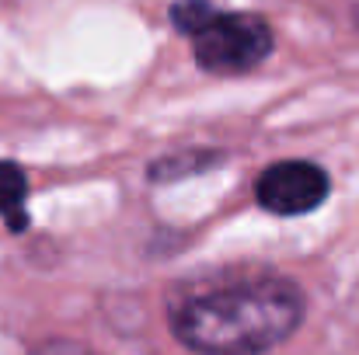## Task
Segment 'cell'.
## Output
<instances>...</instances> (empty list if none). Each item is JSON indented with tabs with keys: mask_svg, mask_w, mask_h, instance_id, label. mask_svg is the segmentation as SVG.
Here are the masks:
<instances>
[{
	"mask_svg": "<svg viewBox=\"0 0 359 355\" xmlns=\"http://www.w3.org/2000/svg\"><path fill=\"white\" fill-rule=\"evenodd\" d=\"M304 321V293L279 275H241L175 300L171 331L199 355H262Z\"/></svg>",
	"mask_w": 359,
	"mask_h": 355,
	"instance_id": "6da1fadb",
	"label": "cell"
},
{
	"mask_svg": "<svg viewBox=\"0 0 359 355\" xmlns=\"http://www.w3.org/2000/svg\"><path fill=\"white\" fill-rule=\"evenodd\" d=\"M171 21L192 39L196 60L210 74H248L272 53V32L258 14L220 11L210 0H178Z\"/></svg>",
	"mask_w": 359,
	"mask_h": 355,
	"instance_id": "7a4b0ae2",
	"label": "cell"
},
{
	"mask_svg": "<svg viewBox=\"0 0 359 355\" xmlns=\"http://www.w3.org/2000/svg\"><path fill=\"white\" fill-rule=\"evenodd\" d=\"M255 195L276 216H304L328 199V174L311 160H279L262 171Z\"/></svg>",
	"mask_w": 359,
	"mask_h": 355,
	"instance_id": "3957f363",
	"label": "cell"
},
{
	"mask_svg": "<svg viewBox=\"0 0 359 355\" xmlns=\"http://www.w3.org/2000/svg\"><path fill=\"white\" fill-rule=\"evenodd\" d=\"M25 195H28V181L25 171L11 160H0V216L14 220V227H21L25 220Z\"/></svg>",
	"mask_w": 359,
	"mask_h": 355,
	"instance_id": "277c9868",
	"label": "cell"
},
{
	"mask_svg": "<svg viewBox=\"0 0 359 355\" xmlns=\"http://www.w3.org/2000/svg\"><path fill=\"white\" fill-rule=\"evenodd\" d=\"M32 355H98V352L88 349V345H77V342H46Z\"/></svg>",
	"mask_w": 359,
	"mask_h": 355,
	"instance_id": "5b68a950",
	"label": "cell"
}]
</instances>
